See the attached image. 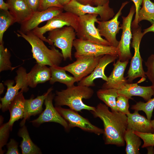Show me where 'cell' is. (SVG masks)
<instances>
[{
    "label": "cell",
    "mask_w": 154,
    "mask_h": 154,
    "mask_svg": "<svg viewBox=\"0 0 154 154\" xmlns=\"http://www.w3.org/2000/svg\"><path fill=\"white\" fill-rule=\"evenodd\" d=\"M108 107L100 103L95 111L90 112L94 117L100 118L103 122L105 144L123 146L124 135L127 126V116L118 111H110Z\"/></svg>",
    "instance_id": "1"
},
{
    "label": "cell",
    "mask_w": 154,
    "mask_h": 154,
    "mask_svg": "<svg viewBox=\"0 0 154 154\" xmlns=\"http://www.w3.org/2000/svg\"><path fill=\"white\" fill-rule=\"evenodd\" d=\"M94 90L90 87L78 85L67 87L60 91H56L54 100L55 106H66L76 112L83 110L94 111L96 107L84 103L83 99H88L93 96Z\"/></svg>",
    "instance_id": "2"
},
{
    "label": "cell",
    "mask_w": 154,
    "mask_h": 154,
    "mask_svg": "<svg viewBox=\"0 0 154 154\" xmlns=\"http://www.w3.org/2000/svg\"><path fill=\"white\" fill-rule=\"evenodd\" d=\"M16 33L27 41L31 47L33 58L39 64L51 66H59L63 60L62 53L52 46L50 49L45 45L42 40L32 31L24 33L20 30Z\"/></svg>",
    "instance_id": "3"
},
{
    "label": "cell",
    "mask_w": 154,
    "mask_h": 154,
    "mask_svg": "<svg viewBox=\"0 0 154 154\" xmlns=\"http://www.w3.org/2000/svg\"><path fill=\"white\" fill-rule=\"evenodd\" d=\"M131 31L133 37L131 46L134 49V53L126 78H127V83H132L135 79L140 77L141 80L138 82L139 83L144 82L147 77L143 68L139 51L140 42L144 35L142 32L141 26L139 25L136 27H131Z\"/></svg>",
    "instance_id": "4"
},
{
    "label": "cell",
    "mask_w": 154,
    "mask_h": 154,
    "mask_svg": "<svg viewBox=\"0 0 154 154\" xmlns=\"http://www.w3.org/2000/svg\"><path fill=\"white\" fill-rule=\"evenodd\" d=\"M98 15L86 14L78 17L76 36L78 38L103 45L110 46V43L100 35L95 25L99 20Z\"/></svg>",
    "instance_id": "5"
},
{
    "label": "cell",
    "mask_w": 154,
    "mask_h": 154,
    "mask_svg": "<svg viewBox=\"0 0 154 154\" xmlns=\"http://www.w3.org/2000/svg\"><path fill=\"white\" fill-rule=\"evenodd\" d=\"M76 32L71 26H66L49 32L47 38L61 50L63 60H72V50Z\"/></svg>",
    "instance_id": "6"
},
{
    "label": "cell",
    "mask_w": 154,
    "mask_h": 154,
    "mask_svg": "<svg viewBox=\"0 0 154 154\" xmlns=\"http://www.w3.org/2000/svg\"><path fill=\"white\" fill-rule=\"evenodd\" d=\"M78 16L71 12H61L47 21L44 26L36 27L32 31L35 35L44 41L52 45L53 43L46 38L43 35L47 32L66 26H71L77 29Z\"/></svg>",
    "instance_id": "7"
},
{
    "label": "cell",
    "mask_w": 154,
    "mask_h": 154,
    "mask_svg": "<svg viewBox=\"0 0 154 154\" xmlns=\"http://www.w3.org/2000/svg\"><path fill=\"white\" fill-rule=\"evenodd\" d=\"M110 1L102 6H94L84 5L75 0H71L63 7L66 11L71 12L79 17L86 14H95L100 16L99 20L105 21L109 20L115 15L114 11L109 5Z\"/></svg>",
    "instance_id": "8"
},
{
    "label": "cell",
    "mask_w": 154,
    "mask_h": 154,
    "mask_svg": "<svg viewBox=\"0 0 154 154\" xmlns=\"http://www.w3.org/2000/svg\"><path fill=\"white\" fill-rule=\"evenodd\" d=\"M16 72L17 75L15 78L16 84L15 86L13 85V80H8L4 82L7 89L4 96L1 98V103L0 107L3 112L8 110L10 104L18 94L20 89H23L24 92H26L29 90L27 73L26 69L21 66L18 68Z\"/></svg>",
    "instance_id": "9"
},
{
    "label": "cell",
    "mask_w": 154,
    "mask_h": 154,
    "mask_svg": "<svg viewBox=\"0 0 154 154\" xmlns=\"http://www.w3.org/2000/svg\"><path fill=\"white\" fill-rule=\"evenodd\" d=\"M135 13V8L133 4L126 17L122 16V24L120 25L122 33L121 38L117 47L118 60L124 62L132 58L130 51L131 41L132 38L131 25L132 19Z\"/></svg>",
    "instance_id": "10"
},
{
    "label": "cell",
    "mask_w": 154,
    "mask_h": 154,
    "mask_svg": "<svg viewBox=\"0 0 154 154\" xmlns=\"http://www.w3.org/2000/svg\"><path fill=\"white\" fill-rule=\"evenodd\" d=\"M103 56H80L76 58V60L73 63L60 68L72 74L76 82H78L92 72Z\"/></svg>",
    "instance_id": "11"
},
{
    "label": "cell",
    "mask_w": 154,
    "mask_h": 154,
    "mask_svg": "<svg viewBox=\"0 0 154 154\" xmlns=\"http://www.w3.org/2000/svg\"><path fill=\"white\" fill-rule=\"evenodd\" d=\"M73 46L76 51L74 57L82 56H103L106 54H117V48L98 44L92 42L76 38L74 41Z\"/></svg>",
    "instance_id": "12"
},
{
    "label": "cell",
    "mask_w": 154,
    "mask_h": 154,
    "mask_svg": "<svg viewBox=\"0 0 154 154\" xmlns=\"http://www.w3.org/2000/svg\"><path fill=\"white\" fill-rule=\"evenodd\" d=\"M58 112L68 122L70 128L77 127L85 131L98 135L103 134L104 129L92 124L87 119L79 115L77 112L70 109L55 106Z\"/></svg>",
    "instance_id": "13"
},
{
    "label": "cell",
    "mask_w": 154,
    "mask_h": 154,
    "mask_svg": "<svg viewBox=\"0 0 154 154\" xmlns=\"http://www.w3.org/2000/svg\"><path fill=\"white\" fill-rule=\"evenodd\" d=\"M129 3L128 1L123 3L118 12L110 20L105 21L98 20L96 22L100 35L104 37L111 46L117 48L118 46L119 41L117 40L116 36L121 29V27L119 26L120 22L118 18L121 15L122 10Z\"/></svg>",
    "instance_id": "14"
},
{
    "label": "cell",
    "mask_w": 154,
    "mask_h": 154,
    "mask_svg": "<svg viewBox=\"0 0 154 154\" xmlns=\"http://www.w3.org/2000/svg\"><path fill=\"white\" fill-rule=\"evenodd\" d=\"M55 96V94L52 92L48 94L44 101L45 109L38 117L30 122L34 126L37 127L45 122H55L60 124L66 130L68 131L70 128L68 122L53 106L52 102Z\"/></svg>",
    "instance_id": "15"
},
{
    "label": "cell",
    "mask_w": 154,
    "mask_h": 154,
    "mask_svg": "<svg viewBox=\"0 0 154 154\" xmlns=\"http://www.w3.org/2000/svg\"><path fill=\"white\" fill-rule=\"evenodd\" d=\"M63 9L58 7H50L46 10L34 12L31 17L21 24L19 30L24 33L31 31L38 27L41 23L48 21L63 12Z\"/></svg>",
    "instance_id": "16"
},
{
    "label": "cell",
    "mask_w": 154,
    "mask_h": 154,
    "mask_svg": "<svg viewBox=\"0 0 154 154\" xmlns=\"http://www.w3.org/2000/svg\"><path fill=\"white\" fill-rule=\"evenodd\" d=\"M117 58V54H106L103 56L92 72L79 82L78 85L89 87L94 86L95 85L94 80L98 78H101L106 82L107 81L108 77L104 73L105 68L108 64L114 62Z\"/></svg>",
    "instance_id": "17"
},
{
    "label": "cell",
    "mask_w": 154,
    "mask_h": 154,
    "mask_svg": "<svg viewBox=\"0 0 154 154\" xmlns=\"http://www.w3.org/2000/svg\"><path fill=\"white\" fill-rule=\"evenodd\" d=\"M128 62L129 60L121 62L118 60L114 64L113 70L108 77V81L103 84L102 88H113L118 90L127 83L126 78L124 76V74Z\"/></svg>",
    "instance_id": "18"
},
{
    "label": "cell",
    "mask_w": 154,
    "mask_h": 154,
    "mask_svg": "<svg viewBox=\"0 0 154 154\" xmlns=\"http://www.w3.org/2000/svg\"><path fill=\"white\" fill-rule=\"evenodd\" d=\"M117 91L119 95H123L129 99H132L133 96H139L142 98L146 102L154 95V90L151 86H141L138 85V83H126L117 90Z\"/></svg>",
    "instance_id": "19"
},
{
    "label": "cell",
    "mask_w": 154,
    "mask_h": 154,
    "mask_svg": "<svg viewBox=\"0 0 154 154\" xmlns=\"http://www.w3.org/2000/svg\"><path fill=\"white\" fill-rule=\"evenodd\" d=\"M53 88L51 87L43 94L37 96L36 98H31L26 100L24 104V114L23 119L20 125L22 127L25 125L26 121L32 116L41 114L43 110L42 105L44 101L48 94L52 91Z\"/></svg>",
    "instance_id": "20"
},
{
    "label": "cell",
    "mask_w": 154,
    "mask_h": 154,
    "mask_svg": "<svg viewBox=\"0 0 154 154\" xmlns=\"http://www.w3.org/2000/svg\"><path fill=\"white\" fill-rule=\"evenodd\" d=\"M51 75L50 67L37 63L27 73L28 86L32 88H35L38 84L49 81Z\"/></svg>",
    "instance_id": "21"
},
{
    "label": "cell",
    "mask_w": 154,
    "mask_h": 154,
    "mask_svg": "<svg viewBox=\"0 0 154 154\" xmlns=\"http://www.w3.org/2000/svg\"><path fill=\"white\" fill-rule=\"evenodd\" d=\"M8 9L16 22L21 24L28 20L33 12L24 0H7Z\"/></svg>",
    "instance_id": "22"
},
{
    "label": "cell",
    "mask_w": 154,
    "mask_h": 154,
    "mask_svg": "<svg viewBox=\"0 0 154 154\" xmlns=\"http://www.w3.org/2000/svg\"><path fill=\"white\" fill-rule=\"evenodd\" d=\"M126 115L127 122V128L141 133H154L151 120L140 115L138 111L135 110L133 113H130Z\"/></svg>",
    "instance_id": "23"
},
{
    "label": "cell",
    "mask_w": 154,
    "mask_h": 154,
    "mask_svg": "<svg viewBox=\"0 0 154 154\" xmlns=\"http://www.w3.org/2000/svg\"><path fill=\"white\" fill-rule=\"evenodd\" d=\"M23 90L21 89L9 106L8 110L10 113V118L8 122L12 127L15 121L23 117L25 100L23 94Z\"/></svg>",
    "instance_id": "24"
},
{
    "label": "cell",
    "mask_w": 154,
    "mask_h": 154,
    "mask_svg": "<svg viewBox=\"0 0 154 154\" xmlns=\"http://www.w3.org/2000/svg\"><path fill=\"white\" fill-rule=\"evenodd\" d=\"M18 135L22 138L20 145L23 154H40L42 153L40 149L31 140L27 127L24 125L20 128Z\"/></svg>",
    "instance_id": "25"
},
{
    "label": "cell",
    "mask_w": 154,
    "mask_h": 154,
    "mask_svg": "<svg viewBox=\"0 0 154 154\" xmlns=\"http://www.w3.org/2000/svg\"><path fill=\"white\" fill-rule=\"evenodd\" d=\"M51 71V77L49 80L51 84L59 82L65 85L67 87L74 85L76 80L74 76L68 74L66 71L59 66L50 67Z\"/></svg>",
    "instance_id": "26"
},
{
    "label": "cell",
    "mask_w": 154,
    "mask_h": 154,
    "mask_svg": "<svg viewBox=\"0 0 154 154\" xmlns=\"http://www.w3.org/2000/svg\"><path fill=\"white\" fill-rule=\"evenodd\" d=\"M141 139L133 130L127 129L124 135V139L126 144V154H140L139 149L141 143Z\"/></svg>",
    "instance_id": "27"
},
{
    "label": "cell",
    "mask_w": 154,
    "mask_h": 154,
    "mask_svg": "<svg viewBox=\"0 0 154 154\" xmlns=\"http://www.w3.org/2000/svg\"><path fill=\"white\" fill-rule=\"evenodd\" d=\"M98 98L109 107L113 111L117 112L116 98L118 96L117 90L115 88H102L97 92Z\"/></svg>",
    "instance_id": "28"
},
{
    "label": "cell",
    "mask_w": 154,
    "mask_h": 154,
    "mask_svg": "<svg viewBox=\"0 0 154 154\" xmlns=\"http://www.w3.org/2000/svg\"><path fill=\"white\" fill-rule=\"evenodd\" d=\"M142 5L137 15L138 23L145 20L152 24L154 22V3L150 0H143Z\"/></svg>",
    "instance_id": "29"
},
{
    "label": "cell",
    "mask_w": 154,
    "mask_h": 154,
    "mask_svg": "<svg viewBox=\"0 0 154 154\" xmlns=\"http://www.w3.org/2000/svg\"><path fill=\"white\" fill-rule=\"evenodd\" d=\"M15 19L9 11L1 10L0 12V44L3 42L4 33L9 27L15 23Z\"/></svg>",
    "instance_id": "30"
},
{
    "label": "cell",
    "mask_w": 154,
    "mask_h": 154,
    "mask_svg": "<svg viewBox=\"0 0 154 154\" xmlns=\"http://www.w3.org/2000/svg\"><path fill=\"white\" fill-rule=\"evenodd\" d=\"M11 54L7 48L5 47L3 42L0 44V72L13 70L15 67H12L10 60Z\"/></svg>",
    "instance_id": "31"
},
{
    "label": "cell",
    "mask_w": 154,
    "mask_h": 154,
    "mask_svg": "<svg viewBox=\"0 0 154 154\" xmlns=\"http://www.w3.org/2000/svg\"><path fill=\"white\" fill-rule=\"evenodd\" d=\"M154 108V97L146 102L139 101L132 105L131 109L134 110L142 111L145 114L147 118L151 120Z\"/></svg>",
    "instance_id": "32"
},
{
    "label": "cell",
    "mask_w": 154,
    "mask_h": 154,
    "mask_svg": "<svg viewBox=\"0 0 154 154\" xmlns=\"http://www.w3.org/2000/svg\"><path fill=\"white\" fill-rule=\"evenodd\" d=\"M12 127L11 126L8 122L3 124L0 129V153L3 154L4 152L2 149V147L6 144L9 137V131L12 129Z\"/></svg>",
    "instance_id": "33"
},
{
    "label": "cell",
    "mask_w": 154,
    "mask_h": 154,
    "mask_svg": "<svg viewBox=\"0 0 154 154\" xmlns=\"http://www.w3.org/2000/svg\"><path fill=\"white\" fill-rule=\"evenodd\" d=\"M145 64L147 69L145 72V74L151 82V86L154 90V54L148 57Z\"/></svg>",
    "instance_id": "34"
},
{
    "label": "cell",
    "mask_w": 154,
    "mask_h": 154,
    "mask_svg": "<svg viewBox=\"0 0 154 154\" xmlns=\"http://www.w3.org/2000/svg\"><path fill=\"white\" fill-rule=\"evenodd\" d=\"M129 99L125 96L119 95L116 98V105L118 111L126 115L130 113L129 110Z\"/></svg>",
    "instance_id": "35"
},
{
    "label": "cell",
    "mask_w": 154,
    "mask_h": 154,
    "mask_svg": "<svg viewBox=\"0 0 154 154\" xmlns=\"http://www.w3.org/2000/svg\"><path fill=\"white\" fill-rule=\"evenodd\" d=\"M134 133L138 135L143 141L142 148L154 146V133H143L134 131Z\"/></svg>",
    "instance_id": "36"
},
{
    "label": "cell",
    "mask_w": 154,
    "mask_h": 154,
    "mask_svg": "<svg viewBox=\"0 0 154 154\" xmlns=\"http://www.w3.org/2000/svg\"><path fill=\"white\" fill-rule=\"evenodd\" d=\"M53 7L63 9V7L60 4L58 0H40L38 11H44L50 7Z\"/></svg>",
    "instance_id": "37"
},
{
    "label": "cell",
    "mask_w": 154,
    "mask_h": 154,
    "mask_svg": "<svg viewBox=\"0 0 154 154\" xmlns=\"http://www.w3.org/2000/svg\"><path fill=\"white\" fill-rule=\"evenodd\" d=\"M18 145L17 142L14 139H11L10 141L7 144V150L6 154H20L18 149Z\"/></svg>",
    "instance_id": "38"
},
{
    "label": "cell",
    "mask_w": 154,
    "mask_h": 154,
    "mask_svg": "<svg viewBox=\"0 0 154 154\" xmlns=\"http://www.w3.org/2000/svg\"><path fill=\"white\" fill-rule=\"evenodd\" d=\"M133 2L135 8V18L132 22L131 27H136L139 25L137 22V17L138 12L141 8V5L142 4L143 0H131Z\"/></svg>",
    "instance_id": "39"
},
{
    "label": "cell",
    "mask_w": 154,
    "mask_h": 154,
    "mask_svg": "<svg viewBox=\"0 0 154 154\" xmlns=\"http://www.w3.org/2000/svg\"><path fill=\"white\" fill-rule=\"evenodd\" d=\"M29 8L34 12L38 11L40 0H24Z\"/></svg>",
    "instance_id": "40"
},
{
    "label": "cell",
    "mask_w": 154,
    "mask_h": 154,
    "mask_svg": "<svg viewBox=\"0 0 154 154\" xmlns=\"http://www.w3.org/2000/svg\"><path fill=\"white\" fill-rule=\"evenodd\" d=\"M79 3L84 5H95L94 0H75Z\"/></svg>",
    "instance_id": "41"
},
{
    "label": "cell",
    "mask_w": 154,
    "mask_h": 154,
    "mask_svg": "<svg viewBox=\"0 0 154 154\" xmlns=\"http://www.w3.org/2000/svg\"><path fill=\"white\" fill-rule=\"evenodd\" d=\"M95 6H102L106 4L110 0H94Z\"/></svg>",
    "instance_id": "42"
},
{
    "label": "cell",
    "mask_w": 154,
    "mask_h": 154,
    "mask_svg": "<svg viewBox=\"0 0 154 154\" xmlns=\"http://www.w3.org/2000/svg\"><path fill=\"white\" fill-rule=\"evenodd\" d=\"M0 10L7 11L8 9V5L7 3L4 2L3 0H0Z\"/></svg>",
    "instance_id": "43"
},
{
    "label": "cell",
    "mask_w": 154,
    "mask_h": 154,
    "mask_svg": "<svg viewBox=\"0 0 154 154\" xmlns=\"http://www.w3.org/2000/svg\"><path fill=\"white\" fill-rule=\"evenodd\" d=\"M143 31V33L144 35L149 32H154V22L152 24L151 26L148 28L144 29Z\"/></svg>",
    "instance_id": "44"
},
{
    "label": "cell",
    "mask_w": 154,
    "mask_h": 154,
    "mask_svg": "<svg viewBox=\"0 0 154 154\" xmlns=\"http://www.w3.org/2000/svg\"><path fill=\"white\" fill-rule=\"evenodd\" d=\"M71 0H58L60 4L64 6L68 3Z\"/></svg>",
    "instance_id": "45"
},
{
    "label": "cell",
    "mask_w": 154,
    "mask_h": 154,
    "mask_svg": "<svg viewBox=\"0 0 154 154\" xmlns=\"http://www.w3.org/2000/svg\"><path fill=\"white\" fill-rule=\"evenodd\" d=\"M4 89V87L3 84L2 83H0V94H1L3 92Z\"/></svg>",
    "instance_id": "46"
},
{
    "label": "cell",
    "mask_w": 154,
    "mask_h": 154,
    "mask_svg": "<svg viewBox=\"0 0 154 154\" xmlns=\"http://www.w3.org/2000/svg\"><path fill=\"white\" fill-rule=\"evenodd\" d=\"M151 122L153 129L154 131V119L152 120H151Z\"/></svg>",
    "instance_id": "47"
}]
</instances>
